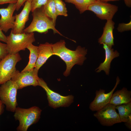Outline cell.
Here are the masks:
<instances>
[{
  "mask_svg": "<svg viewBox=\"0 0 131 131\" xmlns=\"http://www.w3.org/2000/svg\"><path fill=\"white\" fill-rule=\"evenodd\" d=\"M39 86L41 87L46 92L49 105L55 108L60 107H67L73 101L72 95L64 96L51 90L47 83L41 78L39 79Z\"/></svg>",
  "mask_w": 131,
  "mask_h": 131,
  "instance_id": "obj_7",
  "label": "cell"
},
{
  "mask_svg": "<svg viewBox=\"0 0 131 131\" xmlns=\"http://www.w3.org/2000/svg\"><path fill=\"white\" fill-rule=\"evenodd\" d=\"M52 43L46 42L38 46V56L34 68L39 70L51 56L54 55Z\"/></svg>",
  "mask_w": 131,
  "mask_h": 131,
  "instance_id": "obj_15",
  "label": "cell"
},
{
  "mask_svg": "<svg viewBox=\"0 0 131 131\" xmlns=\"http://www.w3.org/2000/svg\"><path fill=\"white\" fill-rule=\"evenodd\" d=\"M7 37V49L8 54H15L21 50H25L30 44L35 41L34 33L23 32L14 34L11 31Z\"/></svg>",
  "mask_w": 131,
  "mask_h": 131,
  "instance_id": "obj_4",
  "label": "cell"
},
{
  "mask_svg": "<svg viewBox=\"0 0 131 131\" xmlns=\"http://www.w3.org/2000/svg\"><path fill=\"white\" fill-rule=\"evenodd\" d=\"M38 71L35 68L21 72L16 70L11 80L16 84L18 90L30 86H39Z\"/></svg>",
  "mask_w": 131,
  "mask_h": 131,
  "instance_id": "obj_8",
  "label": "cell"
},
{
  "mask_svg": "<svg viewBox=\"0 0 131 131\" xmlns=\"http://www.w3.org/2000/svg\"><path fill=\"white\" fill-rule=\"evenodd\" d=\"M115 107V106L109 103L94 113V116L104 126H111L115 124L121 123Z\"/></svg>",
  "mask_w": 131,
  "mask_h": 131,
  "instance_id": "obj_9",
  "label": "cell"
},
{
  "mask_svg": "<svg viewBox=\"0 0 131 131\" xmlns=\"http://www.w3.org/2000/svg\"><path fill=\"white\" fill-rule=\"evenodd\" d=\"M126 126L130 130L131 129V115L129 117V118L126 122L125 123Z\"/></svg>",
  "mask_w": 131,
  "mask_h": 131,
  "instance_id": "obj_29",
  "label": "cell"
},
{
  "mask_svg": "<svg viewBox=\"0 0 131 131\" xmlns=\"http://www.w3.org/2000/svg\"><path fill=\"white\" fill-rule=\"evenodd\" d=\"M16 3H9L7 8H0V27L5 33L14 27L15 16L13 15L16 10Z\"/></svg>",
  "mask_w": 131,
  "mask_h": 131,
  "instance_id": "obj_12",
  "label": "cell"
},
{
  "mask_svg": "<svg viewBox=\"0 0 131 131\" xmlns=\"http://www.w3.org/2000/svg\"><path fill=\"white\" fill-rule=\"evenodd\" d=\"M8 54L6 44L0 42V59L1 60L4 58Z\"/></svg>",
  "mask_w": 131,
  "mask_h": 131,
  "instance_id": "obj_25",
  "label": "cell"
},
{
  "mask_svg": "<svg viewBox=\"0 0 131 131\" xmlns=\"http://www.w3.org/2000/svg\"><path fill=\"white\" fill-rule=\"evenodd\" d=\"M18 0H0V5L5 4L16 3Z\"/></svg>",
  "mask_w": 131,
  "mask_h": 131,
  "instance_id": "obj_28",
  "label": "cell"
},
{
  "mask_svg": "<svg viewBox=\"0 0 131 131\" xmlns=\"http://www.w3.org/2000/svg\"><path fill=\"white\" fill-rule=\"evenodd\" d=\"M27 0H18L17 1L16 3V10L18 11L23 5L24 3Z\"/></svg>",
  "mask_w": 131,
  "mask_h": 131,
  "instance_id": "obj_26",
  "label": "cell"
},
{
  "mask_svg": "<svg viewBox=\"0 0 131 131\" xmlns=\"http://www.w3.org/2000/svg\"><path fill=\"white\" fill-rule=\"evenodd\" d=\"M102 44L105 51V59L104 62L100 63L95 70L97 73L103 70L106 75H108L111 62L114 58L119 56V53L116 50L114 51L113 49L110 47L105 43H103Z\"/></svg>",
  "mask_w": 131,
  "mask_h": 131,
  "instance_id": "obj_14",
  "label": "cell"
},
{
  "mask_svg": "<svg viewBox=\"0 0 131 131\" xmlns=\"http://www.w3.org/2000/svg\"><path fill=\"white\" fill-rule=\"evenodd\" d=\"M65 1L66 2L74 4L81 14L87 10L88 6L96 1L95 0H65Z\"/></svg>",
  "mask_w": 131,
  "mask_h": 131,
  "instance_id": "obj_21",
  "label": "cell"
},
{
  "mask_svg": "<svg viewBox=\"0 0 131 131\" xmlns=\"http://www.w3.org/2000/svg\"><path fill=\"white\" fill-rule=\"evenodd\" d=\"M4 104L0 100V112H3V111Z\"/></svg>",
  "mask_w": 131,
  "mask_h": 131,
  "instance_id": "obj_31",
  "label": "cell"
},
{
  "mask_svg": "<svg viewBox=\"0 0 131 131\" xmlns=\"http://www.w3.org/2000/svg\"><path fill=\"white\" fill-rule=\"evenodd\" d=\"M45 14L51 19L56 25L57 16L54 0H48L46 3L42 6Z\"/></svg>",
  "mask_w": 131,
  "mask_h": 131,
  "instance_id": "obj_19",
  "label": "cell"
},
{
  "mask_svg": "<svg viewBox=\"0 0 131 131\" xmlns=\"http://www.w3.org/2000/svg\"><path fill=\"white\" fill-rule=\"evenodd\" d=\"M96 1H100L103 2H108L110 1H118L120 0H95Z\"/></svg>",
  "mask_w": 131,
  "mask_h": 131,
  "instance_id": "obj_32",
  "label": "cell"
},
{
  "mask_svg": "<svg viewBox=\"0 0 131 131\" xmlns=\"http://www.w3.org/2000/svg\"><path fill=\"white\" fill-rule=\"evenodd\" d=\"M120 80L117 76L115 84L113 88L109 92L106 93L105 90L100 89L97 90L94 100L90 103V109L92 111H97L101 109L109 103L112 94L119 83Z\"/></svg>",
  "mask_w": 131,
  "mask_h": 131,
  "instance_id": "obj_11",
  "label": "cell"
},
{
  "mask_svg": "<svg viewBox=\"0 0 131 131\" xmlns=\"http://www.w3.org/2000/svg\"><path fill=\"white\" fill-rule=\"evenodd\" d=\"M41 111L39 107L35 106L27 109L17 107L14 115L15 120L19 122L17 130L27 131L31 125L38 122Z\"/></svg>",
  "mask_w": 131,
  "mask_h": 131,
  "instance_id": "obj_3",
  "label": "cell"
},
{
  "mask_svg": "<svg viewBox=\"0 0 131 131\" xmlns=\"http://www.w3.org/2000/svg\"><path fill=\"white\" fill-rule=\"evenodd\" d=\"M1 60L0 59V61Z\"/></svg>",
  "mask_w": 131,
  "mask_h": 131,
  "instance_id": "obj_34",
  "label": "cell"
},
{
  "mask_svg": "<svg viewBox=\"0 0 131 131\" xmlns=\"http://www.w3.org/2000/svg\"><path fill=\"white\" fill-rule=\"evenodd\" d=\"M57 16H68L67 10L65 3L62 0H54Z\"/></svg>",
  "mask_w": 131,
  "mask_h": 131,
  "instance_id": "obj_22",
  "label": "cell"
},
{
  "mask_svg": "<svg viewBox=\"0 0 131 131\" xmlns=\"http://www.w3.org/2000/svg\"><path fill=\"white\" fill-rule=\"evenodd\" d=\"M131 102V91L123 87L113 93L109 103L115 106Z\"/></svg>",
  "mask_w": 131,
  "mask_h": 131,
  "instance_id": "obj_17",
  "label": "cell"
},
{
  "mask_svg": "<svg viewBox=\"0 0 131 131\" xmlns=\"http://www.w3.org/2000/svg\"><path fill=\"white\" fill-rule=\"evenodd\" d=\"M26 48L30 51L29 61L27 65L22 72L33 69L35 67L38 57V46L31 44L29 45Z\"/></svg>",
  "mask_w": 131,
  "mask_h": 131,
  "instance_id": "obj_18",
  "label": "cell"
},
{
  "mask_svg": "<svg viewBox=\"0 0 131 131\" xmlns=\"http://www.w3.org/2000/svg\"><path fill=\"white\" fill-rule=\"evenodd\" d=\"M118 9V7L116 5L99 1L90 4L87 8V10L93 12L99 18L107 20H112Z\"/></svg>",
  "mask_w": 131,
  "mask_h": 131,
  "instance_id": "obj_10",
  "label": "cell"
},
{
  "mask_svg": "<svg viewBox=\"0 0 131 131\" xmlns=\"http://www.w3.org/2000/svg\"><path fill=\"white\" fill-rule=\"evenodd\" d=\"M32 1V0L26 1L21 12L19 14L16 15L14 26L11 30L13 33H21L24 32L25 24L29 20V14L31 11Z\"/></svg>",
  "mask_w": 131,
  "mask_h": 131,
  "instance_id": "obj_13",
  "label": "cell"
},
{
  "mask_svg": "<svg viewBox=\"0 0 131 131\" xmlns=\"http://www.w3.org/2000/svg\"><path fill=\"white\" fill-rule=\"evenodd\" d=\"M21 60L18 53L10 54L0 61V85L11 80L16 70V65Z\"/></svg>",
  "mask_w": 131,
  "mask_h": 131,
  "instance_id": "obj_6",
  "label": "cell"
},
{
  "mask_svg": "<svg viewBox=\"0 0 131 131\" xmlns=\"http://www.w3.org/2000/svg\"><path fill=\"white\" fill-rule=\"evenodd\" d=\"M126 5L127 7L130 8L131 7V0H123Z\"/></svg>",
  "mask_w": 131,
  "mask_h": 131,
  "instance_id": "obj_30",
  "label": "cell"
},
{
  "mask_svg": "<svg viewBox=\"0 0 131 131\" xmlns=\"http://www.w3.org/2000/svg\"><path fill=\"white\" fill-rule=\"evenodd\" d=\"M48 0H32L31 10L32 12L36 9L40 8L44 5Z\"/></svg>",
  "mask_w": 131,
  "mask_h": 131,
  "instance_id": "obj_23",
  "label": "cell"
},
{
  "mask_svg": "<svg viewBox=\"0 0 131 131\" xmlns=\"http://www.w3.org/2000/svg\"><path fill=\"white\" fill-rule=\"evenodd\" d=\"M0 27V41L7 42V37L4 34Z\"/></svg>",
  "mask_w": 131,
  "mask_h": 131,
  "instance_id": "obj_27",
  "label": "cell"
},
{
  "mask_svg": "<svg viewBox=\"0 0 131 131\" xmlns=\"http://www.w3.org/2000/svg\"><path fill=\"white\" fill-rule=\"evenodd\" d=\"M64 40L52 44L54 55L59 57L65 63L66 69L63 74L66 76L70 74L73 67L76 64L82 65L86 59L87 49L85 47L78 46L75 50H72L67 48Z\"/></svg>",
  "mask_w": 131,
  "mask_h": 131,
  "instance_id": "obj_1",
  "label": "cell"
},
{
  "mask_svg": "<svg viewBox=\"0 0 131 131\" xmlns=\"http://www.w3.org/2000/svg\"><path fill=\"white\" fill-rule=\"evenodd\" d=\"M118 31L122 33L125 31H130L131 30V21L128 23H124L119 24L117 28Z\"/></svg>",
  "mask_w": 131,
  "mask_h": 131,
  "instance_id": "obj_24",
  "label": "cell"
},
{
  "mask_svg": "<svg viewBox=\"0 0 131 131\" xmlns=\"http://www.w3.org/2000/svg\"><path fill=\"white\" fill-rule=\"evenodd\" d=\"M17 87L11 80L1 85L0 100L8 111L14 112L17 106L16 95Z\"/></svg>",
  "mask_w": 131,
  "mask_h": 131,
  "instance_id": "obj_5",
  "label": "cell"
},
{
  "mask_svg": "<svg viewBox=\"0 0 131 131\" xmlns=\"http://www.w3.org/2000/svg\"><path fill=\"white\" fill-rule=\"evenodd\" d=\"M32 12V21L30 25L24 29V32L30 33L36 32L46 33L49 29H51L54 34L57 33L63 36L55 28V25L52 20L45 14L42 7L36 9Z\"/></svg>",
  "mask_w": 131,
  "mask_h": 131,
  "instance_id": "obj_2",
  "label": "cell"
},
{
  "mask_svg": "<svg viewBox=\"0 0 131 131\" xmlns=\"http://www.w3.org/2000/svg\"><path fill=\"white\" fill-rule=\"evenodd\" d=\"M115 25V23L112 20H107L103 27V33L98 39L100 44L104 43L111 48L114 45L113 31Z\"/></svg>",
  "mask_w": 131,
  "mask_h": 131,
  "instance_id": "obj_16",
  "label": "cell"
},
{
  "mask_svg": "<svg viewBox=\"0 0 131 131\" xmlns=\"http://www.w3.org/2000/svg\"><path fill=\"white\" fill-rule=\"evenodd\" d=\"M3 112H0V116L2 114V113Z\"/></svg>",
  "mask_w": 131,
  "mask_h": 131,
  "instance_id": "obj_33",
  "label": "cell"
},
{
  "mask_svg": "<svg viewBox=\"0 0 131 131\" xmlns=\"http://www.w3.org/2000/svg\"><path fill=\"white\" fill-rule=\"evenodd\" d=\"M118 112V115L121 122L125 123L131 115V102L116 106Z\"/></svg>",
  "mask_w": 131,
  "mask_h": 131,
  "instance_id": "obj_20",
  "label": "cell"
}]
</instances>
